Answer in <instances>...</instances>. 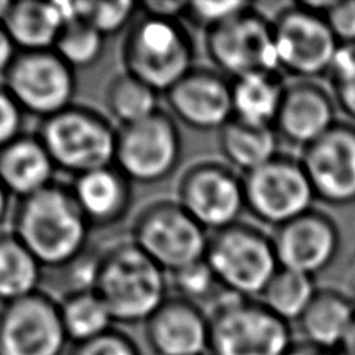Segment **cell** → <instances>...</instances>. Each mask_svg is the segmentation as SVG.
<instances>
[{
	"mask_svg": "<svg viewBox=\"0 0 355 355\" xmlns=\"http://www.w3.org/2000/svg\"><path fill=\"white\" fill-rule=\"evenodd\" d=\"M11 232L44 270H66L89 252L92 227L71 186L55 181L41 192L16 201Z\"/></svg>",
	"mask_w": 355,
	"mask_h": 355,
	"instance_id": "obj_1",
	"label": "cell"
},
{
	"mask_svg": "<svg viewBox=\"0 0 355 355\" xmlns=\"http://www.w3.org/2000/svg\"><path fill=\"white\" fill-rule=\"evenodd\" d=\"M92 288L110 309L116 324H145L168 297L170 282L153 259L128 239L95 251Z\"/></svg>",
	"mask_w": 355,
	"mask_h": 355,
	"instance_id": "obj_2",
	"label": "cell"
},
{
	"mask_svg": "<svg viewBox=\"0 0 355 355\" xmlns=\"http://www.w3.org/2000/svg\"><path fill=\"white\" fill-rule=\"evenodd\" d=\"M123 71L166 95L195 67L196 46L181 19L139 12L120 49Z\"/></svg>",
	"mask_w": 355,
	"mask_h": 355,
	"instance_id": "obj_3",
	"label": "cell"
},
{
	"mask_svg": "<svg viewBox=\"0 0 355 355\" xmlns=\"http://www.w3.org/2000/svg\"><path fill=\"white\" fill-rule=\"evenodd\" d=\"M119 128L103 112L72 105L46 120L36 135L61 172L80 176L114 166Z\"/></svg>",
	"mask_w": 355,
	"mask_h": 355,
	"instance_id": "obj_4",
	"label": "cell"
},
{
	"mask_svg": "<svg viewBox=\"0 0 355 355\" xmlns=\"http://www.w3.org/2000/svg\"><path fill=\"white\" fill-rule=\"evenodd\" d=\"M209 355H285L296 343L293 327L257 297L225 293L209 312Z\"/></svg>",
	"mask_w": 355,
	"mask_h": 355,
	"instance_id": "obj_5",
	"label": "cell"
},
{
	"mask_svg": "<svg viewBox=\"0 0 355 355\" xmlns=\"http://www.w3.org/2000/svg\"><path fill=\"white\" fill-rule=\"evenodd\" d=\"M205 259L221 288L242 297H261L281 268L272 236L242 220L209 236Z\"/></svg>",
	"mask_w": 355,
	"mask_h": 355,
	"instance_id": "obj_6",
	"label": "cell"
},
{
	"mask_svg": "<svg viewBox=\"0 0 355 355\" xmlns=\"http://www.w3.org/2000/svg\"><path fill=\"white\" fill-rule=\"evenodd\" d=\"M130 239L167 275L202 261L209 245L205 227L170 198L147 202L132 220Z\"/></svg>",
	"mask_w": 355,
	"mask_h": 355,
	"instance_id": "obj_7",
	"label": "cell"
},
{
	"mask_svg": "<svg viewBox=\"0 0 355 355\" xmlns=\"http://www.w3.org/2000/svg\"><path fill=\"white\" fill-rule=\"evenodd\" d=\"M205 49L215 71L231 81L279 71L272 21L250 5L230 21L207 31Z\"/></svg>",
	"mask_w": 355,
	"mask_h": 355,
	"instance_id": "obj_8",
	"label": "cell"
},
{
	"mask_svg": "<svg viewBox=\"0 0 355 355\" xmlns=\"http://www.w3.org/2000/svg\"><path fill=\"white\" fill-rule=\"evenodd\" d=\"M182 136L175 117L159 110L128 126H119L114 164L132 184L153 186L172 178L182 159Z\"/></svg>",
	"mask_w": 355,
	"mask_h": 355,
	"instance_id": "obj_9",
	"label": "cell"
},
{
	"mask_svg": "<svg viewBox=\"0 0 355 355\" xmlns=\"http://www.w3.org/2000/svg\"><path fill=\"white\" fill-rule=\"evenodd\" d=\"M271 21L279 71L295 80L327 77L340 44L324 16L295 2L279 10Z\"/></svg>",
	"mask_w": 355,
	"mask_h": 355,
	"instance_id": "obj_10",
	"label": "cell"
},
{
	"mask_svg": "<svg viewBox=\"0 0 355 355\" xmlns=\"http://www.w3.org/2000/svg\"><path fill=\"white\" fill-rule=\"evenodd\" d=\"M246 211L263 225L276 227L315 207V192L300 157L279 153L243 175Z\"/></svg>",
	"mask_w": 355,
	"mask_h": 355,
	"instance_id": "obj_11",
	"label": "cell"
},
{
	"mask_svg": "<svg viewBox=\"0 0 355 355\" xmlns=\"http://www.w3.org/2000/svg\"><path fill=\"white\" fill-rule=\"evenodd\" d=\"M176 201L205 227L217 232L240 221L246 211L243 176L226 162L202 159L178 181Z\"/></svg>",
	"mask_w": 355,
	"mask_h": 355,
	"instance_id": "obj_12",
	"label": "cell"
},
{
	"mask_svg": "<svg viewBox=\"0 0 355 355\" xmlns=\"http://www.w3.org/2000/svg\"><path fill=\"white\" fill-rule=\"evenodd\" d=\"M28 116L46 120L73 105L77 72L55 52H19L2 78Z\"/></svg>",
	"mask_w": 355,
	"mask_h": 355,
	"instance_id": "obj_13",
	"label": "cell"
},
{
	"mask_svg": "<svg viewBox=\"0 0 355 355\" xmlns=\"http://www.w3.org/2000/svg\"><path fill=\"white\" fill-rule=\"evenodd\" d=\"M60 302L46 291L0 306V355H67Z\"/></svg>",
	"mask_w": 355,
	"mask_h": 355,
	"instance_id": "obj_14",
	"label": "cell"
},
{
	"mask_svg": "<svg viewBox=\"0 0 355 355\" xmlns=\"http://www.w3.org/2000/svg\"><path fill=\"white\" fill-rule=\"evenodd\" d=\"M300 161L316 200L331 206L355 202V123L338 120L324 136L302 148Z\"/></svg>",
	"mask_w": 355,
	"mask_h": 355,
	"instance_id": "obj_15",
	"label": "cell"
},
{
	"mask_svg": "<svg viewBox=\"0 0 355 355\" xmlns=\"http://www.w3.org/2000/svg\"><path fill=\"white\" fill-rule=\"evenodd\" d=\"M279 265L313 276L327 270L341 250V231L331 214L312 207L272 234Z\"/></svg>",
	"mask_w": 355,
	"mask_h": 355,
	"instance_id": "obj_16",
	"label": "cell"
},
{
	"mask_svg": "<svg viewBox=\"0 0 355 355\" xmlns=\"http://www.w3.org/2000/svg\"><path fill=\"white\" fill-rule=\"evenodd\" d=\"M166 100L176 122L195 131H220L234 119L232 81L214 67L195 66Z\"/></svg>",
	"mask_w": 355,
	"mask_h": 355,
	"instance_id": "obj_17",
	"label": "cell"
},
{
	"mask_svg": "<svg viewBox=\"0 0 355 355\" xmlns=\"http://www.w3.org/2000/svg\"><path fill=\"white\" fill-rule=\"evenodd\" d=\"M144 335L155 355H209L211 321L200 304L173 295L145 322Z\"/></svg>",
	"mask_w": 355,
	"mask_h": 355,
	"instance_id": "obj_18",
	"label": "cell"
},
{
	"mask_svg": "<svg viewBox=\"0 0 355 355\" xmlns=\"http://www.w3.org/2000/svg\"><path fill=\"white\" fill-rule=\"evenodd\" d=\"M337 103L318 80H295L285 86L275 128L285 142L306 148L338 122Z\"/></svg>",
	"mask_w": 355,
	"mask_h": 355,
	"instance_id": "obj_19",
	"label": "cell"
},
{
	"mask_svg": "<svg viewBox=\"0 0 355 355\" xmlns=\"http://www.w3.org/2000/svg\"><path fill=\"white\" fill-rule=\"evenodd\" d=\"M71 189L92 231L123 223L135 202V184L116 164L75 176Z\"/></svg>",
	"mask_w": 355,
	"mask_h": 355,
	"instance_id": "obj_20",
	"label": "cell"
},
{
	"mask_svg": "<svg viewBox=\"0 0 355 355\" xmlns=\"http://www.w3.org/2000/svg\"><path fill=\"white\" fill-rule=\"evenodd\" d=\"M56 172L58 168L37 135L22 132L0 148V182L16 200L52 186Z\"/></svg>",
	"mask_w": 355,
	"mask_h": 355,
	"instance_id": "obj_21",
	"label": "cell"
},
{
	"mask_svg": "<svg viewBox=\"0 0 355 355\" xmlns=\"http://www.w3.org/2000/svg\"><path fill=\"white\" fill-rule=\"evenodd\" d=\"M355 321V300L335 287H320L297 320L304 343L334 352Z\"/></svg>",
	"mask_w": 355,
	"mask_h": 355,
	"instance_id": "obj_22",
	"label": "cell"
},
{
	"mask_svg": "<svg viewBox=\"0 0 355 355\" xmlns=\"http://www.w3.org/2000/svg\"><path fill=\"white\" fill-rule=\"evenodd\" d=\"M2 25L19 52H41L55 49L66 17L58 2L21 0L11 2Z\"/></svg>",
	"mask_w": 355,
	"mask_h": 355,
	"instance_id": "obj_23",
	"label": "cell"
},
{
	"mask_svg": "<svg viewBox=\"0 0 355 355\" xmlns=\"http://www.w3.org/2000/svg\"><path fill=\"white\" fill-rule=\"evenodd\" d=\"M275 126L256 125L234 117L218 131V148L226 164L239 173H250L281 153Z\"/></svg>",
	"mask_w": 355,
	"mask_h": 355,
	"instance_id": "obj_24",
	"label": "cell"
},
{
	"mask_svg": "<svg viewBox=\"0 0 355 355\" xmlns=\"http://www.w3.org/2000/svg\"><path fill=\"white\" fill-rule=\"evenodd\" d=\"M285 85L281 72H261L232 81L234 117L275 126Z\"/></svg>",
	"mask_w": 355,
	"mask_h": 355,
	"instance_id": "obj_25",
	"label": "cell"
},
{
	"mask_svg": "<svg viewBox=\"0 0 355 355\" xmlns=\"http://www.w3.org/2000/svg\"><path fill=\"white\" fill-rule=\"evenodd\" d=\"M44 268L11 231L0 232V306L41 291Z\"/></svg>",
	"mask_w": 355,
	"mask_h": 355,
	"instance_id": "obj_26",
	"label": "cell"
},
{
	"mask_svg": "<svg viewBox=\"0 0 355 355\" xmlns=\"http://www.w3.org/2000/svg\"><path fill=\"white\" fill-rule=\"evenodd\" d=\"M58 302L62 326L72 345L91 341L116 327L110 309L94 288L71 290Z\"/></svg>",
	"mask_w": 355,
	"mask_h": 355,
	"instance_id": "obj_27",
	"label": "cell"
},
{
	"mask_svg": "<svg viewBox=\"0 0 355 355\" xmlns=\"http://www.w3.org/2000/svg\"><path fill=\"white\" fill-rule=\"evenodd\" d=\"M159 95L153 87L123 71L107 83L105 107L120 126H128L159 111Z\"/></svg>",
	"mask_w": 355,
	"mask_h": 355,
	"instance_id": "obj_28",
	"label": "cell"
},
{
	"mask_svg": "<svg viewBox=\"0 0 355 355\" xmlns=\"http://www.w3.org/2000/svg\"><path fill=\"white\" fill-rule=\"evenodd\" d=\"M318 288L313 276L281 266L265 287L261 301L279 318L291 324L306 312Z\"/></svg>",
	"mask_w": 355,
	"mask_h": 355,
	"instance_id": "obj_29",
	"label": "cell"
},
{
	"mask_svg": "<svg viewBox=\"0 0 355 355\" xmlns=\"http://www.w3.org/2000/svg\"><path fill=\"white\" fill-rule=\"evenodd\" d=\"M106 37L83 19H73L61 30L55 52L75 72L97 64L105 53Z\"/></svg>",
	"mask_w": 355,
	"mask_h": 355,
	"instance_id": "obj_30",
	"label": "cell"
},
{
	"mask_svg": "<svg viewBox=\"0 0 355 355\" xmlns=\"http://www.w3.org/2000/svg\"><path fill=\"white\" fill-rule=\"evenodd\" d=\"M139 16V3L131 0L119 2H75V19H83L110 37L128 30Z\"/></svg>",
	"mask_w": 355,
	"mask_h": 355,
	"instance_id": "obj_31",
	"label": "cell"
},
{
	"mask_svg": "<svg viewBox=\"0 0 355 355\" xmlns=\"http://www.w3.org/2000/svg\"><path fill=\"white\" fill-rule=\"evenodd\" d=\"M168 282L170 288L175 290V295L186 297L200 306L202 301L212 302L214 306L226 293L206 259L168 272Z\"/></svg>",
	"mask_w": 355,
	"mask_h": 355,
	"instance_id": "obj_32",
	"label": "cell"
},
{
	"mask_svg": "<svg viewBox=\"0 0 355 355\" xmlns=\"http://www.w3.org/2000/svg\"><path fill=\"white\" fill-rule=\"evenodd\" d=\"M327 81L337 107L355 123V46H340Z\"/></svg>",
	"mask_w": 355,
	"mask_h": 355,
	"instance_id": "obj_33",
	"label": "cell"
},
{
	"mask_svg": "<svg viewBox=\"0 0 355 355\" xmlns=\"http://www.w3.org/2000/svg\"><path fill=\"white\" fill-rule=\"evenodd\" d=\"M250 5V2H239V0H223V2L192 0V2H187L182 19L207 33L237 16L239 12L245 11Z\"/></svg>",
	"mask_w": 355,
	"mask_h": 355,
	"instance_id": "obj_34",
	"label": "cell"
},
{
	"mask_svg": "<svg viewBox=\"0 0 355 355\" xmlns=\"http://www.w3.org/2000/svg\"><path fill=\"white\" fill-rule=\"evenodd\" d=\"M67 355H144V352L130 334L114 327L101 337L72 345Z\"/></svg>",
	"mask_w": 355,
	"mask_h": 355,
	"instance_id": "obj_35",
	"label": "cell"
},
{
	"mask_svg": "<svg viewBox=\"0 0 355 355\" xmlns=\"http://www.w3.org/2000/svg\"><path fill=\"white\" fill-rule=\"evenodd\" d=\"M24 120L25 112L22 107L19 106L3 81H0V148L25 132Z\"/></svg>",
	"mask_w": 355,
	"mask_h": 355,
	"instance_id": "obj_36",
	"label": "cell"
},
{
	"mask_svg": "<svg viewBox=\"0 0 355 355\" xmlns=\"http://www.w3.org/2000/svg\"><path fill=\"white\" fill-rule=\"evenodd\" d=\"M324 19L340 46H355V0H337Z\"/></svg>",
	"mask_w": 355,
	"mask_h": 355,
	"instance_id": "obj_37",
	"label": "cell"
},
{
	"mask_svg": "<svg viewBox=\"0 0 355 355\" xmlns=\"http://www.w3.org/2000/svg\"><path fill=\"white\" fill-rule=\"evenodd\" d=\"M187 2H178V0H148V2L139 3V12L155 17L166 19H182L186 11Z\"/></svg>",
	"mask_w": 355,
	"mask_h": 355,
	"instance_id": "obj_38",
	"label": "cell"
},
{
	"mask_svg": "<svg viewBox=\"0 0 355 355\" xmlns=\"http://www.w3.org/2000/svg\"><path fill=\"white\" fill-rule=\"evenodd\" d=\"M17 53L19 50L10 37L8 31L0 24V77H5V73L8 72V69L12 64V61L16 60Z\"/></svg>",
	"mask_w": 355,
	"mask_h": 355,
	"instance_id": "obj_39",
	"label": "cell"
},
{
	"mask_svg": "<svg viewBox=\"0 0 355 355\" xmlns=\"http://www.w3.org/2000/svg\"><path fill=\"white\" fill-rule=\"evenodd\" d=\"M285 355H334V352L321 351L318 347H315L309 343H304V341H296V343L291 346V349Z\"/></svg>",
	"mask_w": 355,
	"mask_h": 355,
	"instance_id": "obj_40",
	"label": "cell"
},
{
	"mask_svg": "<svg viewBox=\"0 0 355 355\" xmlns=\"http://www.w3.org/2000/svg\"><path fill=\"white\" fill-rule=\"evenodd\" d=\"M334 355H355V321L340 346L334 351Z\"/></svg>",
	"mask_w": 355,
	"mask_h": 355,
	"instance_id": "obj_41",
	"label": "cell"
},
{
	"mask_svg": "<svg viewBox=\"0 0 355 355\" xmlns=\"http://www.w3.org/2000/svg\"><path fill=\"white\" fill-rule=\"evenodd\" d=\"M11 209V195L8 190L3 187V184L0 182V226L5 223V220L8 218Z\"/></svg>",
	"mask_w": 355,
	"mask_h": 355,
	"instance_id": "obj_42",
	"label": "cell"
},
{
	"mask_svg": "<svg viewBox=\"0 0 355 355\" xmlns=\"http://www.w3.org/2000/svg\"><path fill=\"white\" fill-rule=\"evenodd\" d=\"M10 5H11L10 0H0V24H3L6 12L10 10Z\"/></svg>",
	"mask_w": 355,
	"mask_h": 355,
	"instance_id": "obj_43",
	"label": "cell"
}]
</instances>
